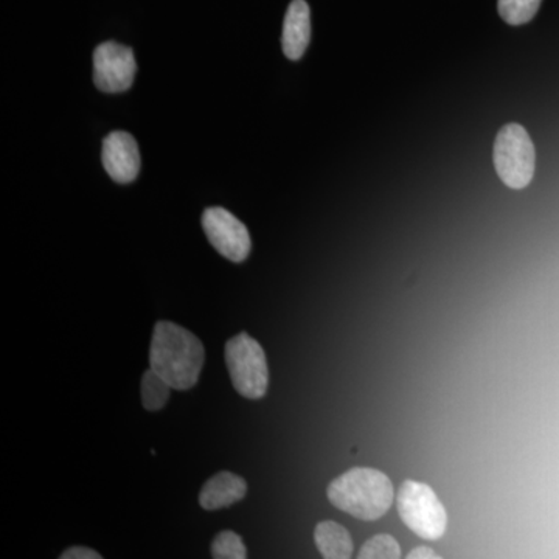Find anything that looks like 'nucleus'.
Returning <instances> with one entry per match:
<instances>
[{"instance_id":"16","label":"nucleus","mask_w":559,"mask_h":559,"mask_svg":"<svg viewBox=\"0 0 559 559\" xmlns=\"http://www.w3.org/2000/svg\"><path fill=\"white\" fill-rule=\"evenodd\" d=\"M102 555L97 551L87 549V547H72L61 555V559H100Z\"/></svg>"},{"instance_id":"5","label":"nucleus","mask_w":559,"mask_h":559,"mask_svg":"<svg viewBox=\"0 0 559 559\" xmlns=\"http://www.w3.org/2000/svg\"><path fill=\"white\" fill-rule=\"evenodd\" d=\"M535 145L521 124L510 123L499 131L495 143V167L510 189H525L535 175Z\"/></svg>"},{"instance_id":"12","label":"nucleus","mask_w":559,"mask_h":559,"mask_svg":"<svg viewBox=\"0 0 559 559\" xmlns=\"http://www.w3.org/2000/svg\"><path fill=\"white\" fill-rule=\"evenodd\" d=\"M171 385L153 369L142 377V404L146 411H160L170 400Z\"/></svg>"},{"instance_id":"6","label":"nucleus","mask_w":559,"mask_h":559,"mask_svg":"<svg viewBox=\"0 0 559 559\" xmlns=\"http://www.w3.org/2000/svg\"><path fill=\"white\" fill-rule=\"evenodd\" d=\"M202 229L207 235L210 245L224 259L242 263L248 259L252 240L248 227L240 219L223 207H210L202 215Z\"/></svg>"},{"instance_id":"13","label":"nucleus","mask_w":559,"mask_h":559,"mask_svg":"<svg viewBox=\"0 0 559 559\" xmlns=\"http://www.w3.org/2000/svg\"><path fill=\"white\" fill-rule=\"evenodd\" d=\"M543 0H499L500 17L510 25H524L538 13Z\"/></svg>"},{"instance_id":"11","label":"nucleus","mask_w":559,"mask_h":559,"mask_svg":"<svg viewBox=\"0 0 559 559\" xmlns=\"http://www.w3.org/2000/svg\"><path fill=\"white\" fill-rule=\"evenodd\" d=\"M316 546L325 559H348L353 557L352 535L348 530L334 521L320 522L314 532Z\"/></svg>"},{"instance_id":"8","label":"nucleus","mask_w":559,"mask_h":559,"mask_svg":"<svg viewBox=\"0 0 559 559\" xmlns=\"http://www.w3.org/2000/svg\"><path fill=\"white\" fill-rule=\"evenodd\" d=\"M103 167L119 183H130L140 173V151L130 132L114 131L103 140Z\"/></svg>"},{"instance_id":"15","label":"nucleus","mask_w":559,"mask_h":559,"mask_svg":"<svg viewBox=\"0 0 559 559\" xmlns=\"http://www.w3.org/2000/svg\"><path fill=\"white\" fill-rule=\"evenodd\" d=\"M358 557L360 559H399L401 547L393 536L377 535L364 544Z\"/></svg>"},{"instance_id":"17","label":"nucleus","mask_w":559,"mask_h":559,"mask_svg":"<svg viewBox=\"0 0 559 559\" xmlns=\"http://www.w3.org/2000/svg\"><path fill=\"white\" fill-rule=\"evenodd\" d=\"M411 559H439V555L436 551L429 549V547H417L409 554Z\"/></svg>"},{"instance_id":"9","label":"nucleus","mask_w":559,"mask_h":559,"mask_svg":"<svg viewBox=\"0 0 559 559\" xmlns=\"http://www.w3.org/2000/svg\"><path fill=\"white\" fill-rule=\"evenodd\" d=\"M311 39V11L305 0H293L283 22L282 46L286 58L297 61L304 57Z\"/></svg>"},{"instance_id":"7","label":"nucleus","mask_w":559,"mask_h":559,"mask_svg":"<svg viewBox=\"0 0 559 559\" xmlns=\"http://www.w3.org/2000/svg\"><path fill=\"white\" fill-rule=\"evenodd\" d=\"M138 64L130 47L103 43L94 51V83L102 92L119 94L134 83Z\"/></svg>"},{"instance_id":"1","label":"nucleus","mask_w":559,"mask_h":559,"mask_svg":"<svg viewBox=\"0 0 559 559\" xmlns=\"http://www.w3.org/2000/svg\"><path fill=\"white\" fill-rule=\"evenodd\" d=\"M204 362V345L191 331L173 322H159L154 326L150 369L159 373L173 389H193Z\"/></svg>"},{"instance_id":"3","label":"nucleus","mask_w":559,"mask_h":559,"mask_svg":"<svg viewBox=\"0 0 559 559\" xmlns=\"http://www.w3.org/2000/svg\"><path fill=\"white\" fill-rule=\"evenodd\" d=\"M226 364L231 384L241 396L261 400L270 389V367L259 342L248 333L231 337L226 344Z\"/></svg>"},{"instance_id":"4","label":"nucleus","mask_w":559,"mask_h":559,"mask_svg":"<svg viewBox=\"0 0 559 559\" xmlns=\"http://www.w3.org/2000/svg\"><path fill=\"white\" fill-rule=\"evenodd\" d=\"M399 513L419 538L439 540L447 533V510L436 491L423 481L406 480L401 485Z\"/></svg>"},{"instance_id":"10","label":"nucleus","mask_w":559,"mask_h":559,"mask_svg":"<svg viewBox=\"0 0 559 559\" xmlns=\"http://www.w3.org/2000/svg\"><path fill=\"white\" fill-rule=\"evenodd\" d=\"M246 495H248L246 480L237 474L223 471L202 487L200 503L204 510H221L240 502Z\"/></svg>"},{"instance_id":"14","label":"nucleus","mask_w":559,"mask_h":559,"mask_svg":"<svg viewBox=\"0 0 559 559\" xmlns=\"http://www.w3.org/2000/svg\"><path fill=\"white\" fill-rule=\"evenodd\" d=\"M212 557L215 559H245L248 558V550H246L240 535L226 530L213 540Z\"/></svg>"},{"instance_id":"2","label":"nucleus","mask_w":559,"mask_h":559,"mask_svg":"<svg viewBox=\"0 0 559 559\" xmlns=\"http://www.w3.org/2000/svg\"><path fill=\"white\" fill-rule=\"evenodd\" d=\"M330 502L349 516L377 521L393 503V485L381 471L353 468L342 474L329 487Z\"/></svg>"}]
</instances>
